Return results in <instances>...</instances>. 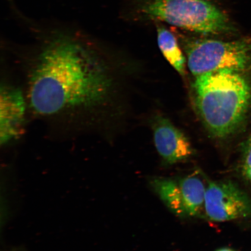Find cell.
<instances>
[{
  "mask_svg": "<svg viewBox=\"0 0 251 251\" xmlns=\"http://www.w3.org/2000/svg\"><path fill=\"white\" fill-rule=\"evenodd\" d=\"M37 37L17 58L30 115L61 135H111L121 86L112 51L74 31Z\"/></svg>",
  "mask_w": 251,
  "mask_h": 251,
  "instance_id": "obj_1",
  "label": "cell"
},
{
  "mask_svg": "<svg viewBox=\"0 0 251 251\" xmlns=\"http://www.w3.org/2000/svg\"><path fill=\"white\" fill-rule=\"evenodd\" d=\"M243 72L221 70L196 77V108L206 129L222 139L233 134L246 118L251 87Z\"/></svg>",
  "mask_w": 251,
  "mask_h": 251,
  "instance_id": "obj_2",
  "label": "cell"
},
{
  "mask_svg": "<svg viewBox=\"0 0 251 251\" xmlns=\"http://www.w3.org/2000/svg\"><path fill=\"white\" fill-rule=\"evenodd\" d=\"M141 11L151 18L202 35L234 30L227 16L207 0H151Z\"/></svg>",
  "mask_w": 251,
  "mask_h": 251,
  "instance_id": "obj_3",
  "label": "cell"
},
{
  "mask_svg": "<svg viewBox=\"0 0 251 251\" xmlns=\"http://www.w3.org/2000/svg\"><path fill=\"white\" fill-rule=\"evenodd\" d=\"M184 47L187 67L196 77L218 71L243 72L251 68V37L233 41L188 39Z\"/></svg>",
  "mask_w": 251,
  "mask_h": 251,
  "instance_id": "obj_4",
  "label": "cell"
},
{
  "mask_svg": "<svg viewBox=\"0 0 251 251\" xmlns=\"http://www.w3.org/2000/svg\"><path fill=\"white\" fill-rule=\"evenodd\" d=\"M152 186L169 209L180 217H193L204 208L207 184L196 175L178 179L155 178Z\"/></svg>",
  "mask_w": 251,
  "mask_h": 251,
  "instance_id": "obj_5",
  "label": "cell"
},
{
  "mask_svg": "<svg viewBox=\"0 0 251 251\" xmlns=\"http://www.w3.org/2000/svg\"><path fill=\"white\" fill-rule=\"evenodd\" d=\"M0 100V140L5 147L23 137L30 113L23 84L6 75L1 79Z\"/></svg>",
  "mask_w": 251,
  "mask_h": 251,
  "instance_id": "obj_6",
  "label": "cell"
},
{
  "mask_svg": "<svg viewBox=\"0 0 251 251\" xmlns=\"http://www.w3.org/2000/svg\"><path fill=\"white\" fill-rule=\"evenodd\" d=\"M204 213L213 222H224L251 216V200L231 181L207 184Z\"/></svg>",
  "mask_w": 251,
  "mask_h": 251,
  "instance_id": "obj_7",
  "label": "cell"
},
{
  "mask_svg": "<svg viewBox=\"0 0 251 251\" xmlns=\"http://www.w3.org/2000/svg\"><path fill=\"white\" fill-rule=\"evenodd\" d=\"M152 130L157 151L168 164L186 161L193 155V149L186 135L164 116L153 119Z\"/></svg>",
  "mask_w": 251,
  "mask_h": 251,
  "instance_id": "obj_8",
  "label": "cell"
},
{
  "mask_svg": "<svg viewBox=\"0 0 251 251\" xmlns=\"http://www.w3.org/2000/svg\"><path fill=\"white\" fill-rule=\"evenodd\" d=\"M157 39L160 50L169 64L182 76L186 74L187 59L176 38L170 31L163 26L157 27Z\"/></svg>",
  "mask_w": 251,
  "mask_h": 251,
  "instance_id": "obj_9",
  "label": "cell"
},
{
  "mask_svg": "<svg viewBox=\"0 0 251 251\" xmlns=\"http://www.w3.org/2000/svg\"><path fill=\"white\" fill-rule=\"evenodd\" d=\"M242 169L251 166V136L245 143L243 149Z\"/></svg>",
  "mask_w": 251,
  "mask_h": 251,
  "instance_id": "obj_10",
  "label": "cell"
},
{
  "mask_svg": "<svg viewBox=\"0 0 251 251\" xmlns=\"http://www.w3.org/2000/svg\"><path fill=\"white\" fill-rule=\"evenodd\" d=\"M243 176L248 181L251 183V166L249 167L242 169Z\"/></svg>",
  "mask_w": 251,
  "mask_h": 251,
  "instance_id": "obj_11",
  "label": "cell"
},
{
  "mask_svg": "<svg viewBox=\"0 0 251 251\" xmlns=\"http://www.w3.org/2000/svg\"><path fill=\"white\" fill-rule=\"evenodd\" d=\"M217 251H234L231 250L230 249H222L221 250H219Z\"/></svg>",
  "mask_w": 251,
  "mask_h": 251,
  "instance_id": "obj_12",
  "label": "cell"
}]
</instances>
